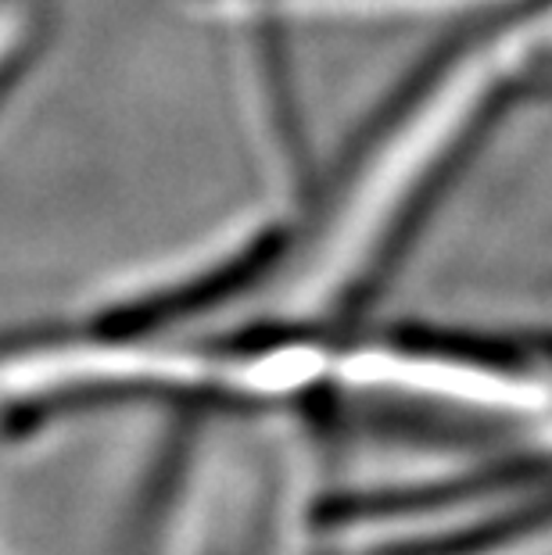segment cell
<instances>
[{
  "label": "cell",
  "instance_id": "6da1fadb",
  "mask_svg": "<svg viewBox=\"0 0 552 555\" xmlns=\"http://www.w3.org/2000/svg\"><path fill=\"white\" fill-rule=\"evenodd\" d=\"M244 4H258V0H244ZM273 4H295V0H273ZM301 4H331V8H362V11H402V8H424V4H438V0H301Z\"/></svg>",
  "mask_w": 552,
  "mask_h": 555
}]
</instances>
